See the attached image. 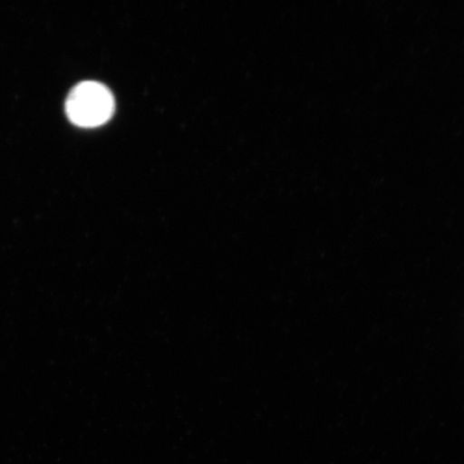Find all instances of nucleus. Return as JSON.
<instances>
[{
	"label": "nucleus",
	"instance_id": "obj_1",
	"mask_svg": "<svg viewBox=\"0 0 464 464\" xmlns=\"http://www.w3.org/2000/svg\"><path fill=\"white\" fill-rule=\"evenodd\" d=\"M115 102L107 86L95 81L75 85L67 97L66 114L72 124L85 129L102 126L112 118Z\"/></svg>",
	"mask_w": 464,
	"mask_h": 464
}]
</instances>
